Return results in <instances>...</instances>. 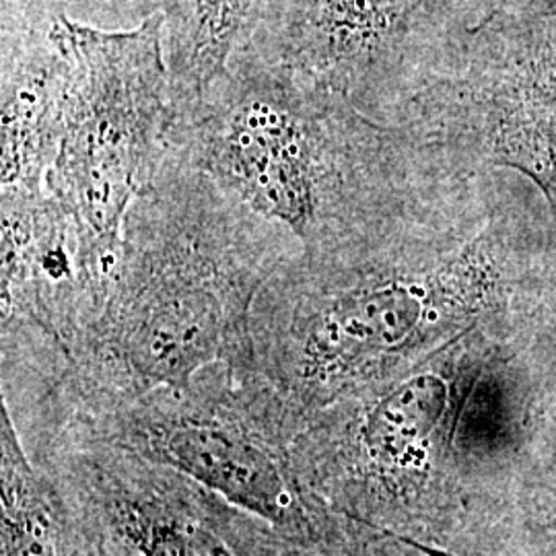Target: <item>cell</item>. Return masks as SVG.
<instances>
[{"label":"cell","mask_w":556,"mask_h":556,"mask_svg":"<svg viewBox=\"0 0 556 556\" xmlns=\"http://www.w3.org/2000/svg\"><path fill=\"white\" fill-rule=\"evenodd\" d=\"M167 144L282 225L309 262L365 258L468 223L462 194L402 128L248 54L172 124Z\"/></svg>","instance_id":"6da1fadb"},{"label":"cell","mask_w":556,"mask_h":556,"mask_svg":"<svg viewBox=\"0 0 556 556\" xmlns=\"http://www.w3.org/2000/svg\"><path fill=\"white\" fill-rule=\"evenodd\" d=\"M299 252L282 225L223 192L167 144L126 213L108 299L41 402L91 408L186 388L220 363L238 367L260 289Z\"/></svg>","instance_id":"7a4b0ae2"},{"label":"cell","mask_w":556,"mask_h":556,"mask_svg":"<svg viewBox=\"0 0 556 556\" xmlns=\"http://www.w3.org/2000/svg\"><path fill=\"white\" fill-rule=\"evenodd\" d=\"M489 229L450 227L358 260H285L254 301L238 367L291 438L319 410L408 374L464 334L501 282Z\"/></svg>","instance_id":"3957f363"},{"label":"cell","mask_w":556,"mask_h":556,"mask_svg":"<svg viewBox=\"0 0 556 556\" xmlns=\"http://www.w3.org/2000/svg\"><path fill=\"white\" fill-rule=\"evenodd\" d=\"M50 31L68 59V80L46 190L79 239V338L112 289L126 213L160 167L174 112L161 11L128 29L60 15Z\"/></svg>","instance_id":"277c9868"},{"label":"cell","mask_w":556,"mask_h":556,"mask_svg":"<svg viewBox=\"0 0 556 556\" xmlns=\"http://www.w3.org/2000/svg\"><path fill=\"white\" fill-rule=\"evenodd\" d=\"M62 418L194 480L280 534L312 536L319 511L299 482L291 433L258 381L225 363L186 388L91 408H41L23 420Z\"/></svg>","instance_id":"5b68a950"},{"label":"cell","mask_w":556,"mask_h":556,"mask_svg":"<svg viewBox=\"0 0 556 556\" xmlns=\"http://www.w3.org/2000/svg\"><path fill=\"white\" fill-rule=\"evenodd\" d=\"M15 429L68 523L128 555L266 556L278 534L194 480L71 420L34 418Z\"/></svg>","instance_id":"8992f818"},{"label":"cell","mask_w":556,"mask_h":556,"mask_svg":"<svg viewBox=\"0 0 556 556\" xmlns=\"http://www.w3.org/2000/svg\"><path fill=\"white\" fill-rule=\"evenodd\" d=\"M445 0H262L238 54L349 101L383 124L456 64Z\"/></svg>","instance_id":"52a82bcc"},{"label":"cell","mask_w":556,"mask_h":556,"mask_svg":"<svg viewBox=\"0 0 556 556\" xmlns=\"http://www.w3.org/2000/svg\"><path fill=\"white\" fill-rule=\"evenodd\" d=\"M394 126L457 186L478 163L516 169L556 215L555 34L532 36L507 64L472 50L408 101Z\"/></svg>","instance_id":"ba28073f"},{"label":"cell","mask_w":556,"mask_h":556,"mask_svg":"<svg viewBox=\"0 0 556 556\" xmlns=\"http://www.w3.org/2000/svg\"><path fill=\"white\" fill-rule=\"evenodd\" d=\"M50 25L0 27V199L43 197L56 160L68 59Z\"/></svg>","instance_id":"9c48e42d"},{"label":"cell","mask_w":556,"mask_h":556,"mask_svg":"<svg viewBox=\"0 0 556 556\" xmlns=\"http://www.w3.org/2000/svg\"><path fill=\"white\" fill-rule=\"evenodd\" d=\"M260 7L262 0H161L174 122L190 118L227 77Z\"/></svg>","instance_id":"30bf717a"},{"label":"cell","mask_w":556,"mask_h":556,"mask_svg":"<svg viewBox=\"0 0 556 556\" xmlns=\"http://www.w3.org/2000/svg\"><path fill=\"white\" fill-rule=\"evenodd\" d=\"M0 450L2 556H73L59 498L25 452L4 406L0 408Z\"/></svg>","instance_id":"8fae6325"},{"label":"cell","mask_w":556,"mask_h":556,"mask_svg":"<svg viewBox=\"0 0 556 556\" xmlns=\"http://www.w3.org/2000/svg\"><path fill=\"white\" fill-rule=\"evenodd\" d=\"M357 523L346 517L319 511L318 528L312 536L277 534L266 556H357Z\"/></svg>","instance_id":"7c38bea8"},{"label":"cell","mask_w":556,"mask_h":556,"mask_svg":"<svg viewBox=\"0 0 556 556\" xmlns=\"http://www.w3.org/2000/svg\"><path fill=\"white\" fill-rule=\"evenodd\" d=\"M0 23L20 25H48L54 17L77 15L126 20L124 0H0Z\"/></svg>","instance_id":"4fadbf2b"},{"label":"cell","mask_w":556,"mask_h":556,"mask_svg":"<svg viewBox=\"0 0 556 556\" xmlns=\"http://www.w3.org/2000/svg\"><path fill=\"white\" fill-rule=\"evenodd\" d=\"M66 528H68V540H71L73 556H132L118 548V546H112L103 540L83 534L77 528H73L68 521H66Z\"/></svg>","instance_id":"5bb4252c"},{"label":"cell","mask_w":556,"mask_h":556,"mask_svg":"<svg viewBox=\"0 0 556 556\" xmlns=\"http://www.w3.org/2000/svg\"><path fill=\"white\" fill-rule=\"evenodd\" d=\"M161 0H124V15L126 20L140 21L149 15H153L155 11H160Z\"/></svg>","instance_id":"9a60e30c"},{"label":"cell","mask_w":556,"mask_h":556,"mask_svg":"<svg viewBox=\"0 0 556 556\" xmlns=\"http://www.w3.org/2000/svg\"><path fill=\"white\" fill-rule=\"evenodd\" d=\"M523 13L530 17H556V0H526Z\"/></svg>","instance_id":"2e32d148"}]
</instances>
